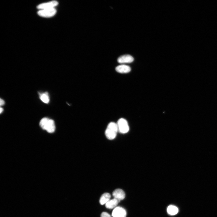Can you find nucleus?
Returning a JSON list of instances; mask_svg holds the SVG:
<instances>
[{
	"label": "nucleus",
	"instance_id": "obj_11",
	"mask_svg": "<svg viewBox=\"0 0 217 217\" xmlns=\"http://www.w3.org/2000/svg\"><path fill=\"white\" fill-rule=\"evenodd\" d=\"M111 198V195L108 193H106L103 194L101 196L100 200V204L103 205L106 203Z\"/></svg>",
	"mask_w": 217,
	"mask_h": 217
},
{
	"label": "nucleus",
	"instance_id": "obj_2",
	"mask_svg": "<svg viewBox=\"0 0 217 217\" xmlns=\"http://www.w3.org/2000/svg\"><path fill=\"white\" fill-rule=\"evenodd\" d=\"M118 132L117 124L114 122H111L107 126L105 131V135L108 139L112 140L116 138Z\"/></svg>",
	"mask_w": 217,
	"mask_h": 217
},
{
	"label": "nucleus",
	"instance_id": "obj_12",
	"mask_svg": "<svg viewBox=\"0 0 217 217\" xmlns=\"http://www.w3.org/2000/svg\"><path fill=\"white\" fill-rule=\"evenodd\" d=\"M40 99L44 103H48L50 100L48 93L45 92L43 93H39Z\"/></svg>",
	"mask_w": 217,
	"mask_h": 217
},
{
	"label": "nucleus",
	"instance_id": "obj_8",
	"mask_svg": "<svg viewBox=\"0 0 217 217\" xmlns=\"http://www.w3.org/2000/svg\"><path fill=\"white\" fill-rule=\"evenodd\" d=\"M134 60L133 57L129 55H125L119 57L118 59V62L121 64L130 63Z\"/></svg>",
	"mask_w": 217,
	"mask_h": 217
},
{
	"label": "nucleus",
	"instance_id": "obj_9",
	"mask_svg": "<svg viewBox=\"0 0 217 217\" xmlns=\"http://www.w3.org/2000/svg\"><path fill=\"white\" fill-rule=\"evenodd\" d=\"M116 70L119 73L125 74L129 73L131 70V68L128 65H121L116 67Z\"/></svg>",
	"mask_w": 217,
	"mask_h": 217
},
{
	"label": "nucleus",
	"instance_id": "obj_7",
	"mask_svg": "<svg viewBox=\"0 0 217 217\" xmlns=\"http://www.w3.org/2000/svg\"><path fill=\"white\" fill-rule=\"evenodd\" d=\"M113 195L114 198L119 201L124 200L125 197V192L122 189H117L115 190L113 192Z\"/></svg>",
	"mask_w": 217,
	"mask_h": 217
},
{
	"label": "nucleus",
	"instance_id": "obj_13",
	"mask_svg": "<svg viewBox=\"0 0 217 217\" xmlns=\"http://www.w3.org/2000/svg\"><path fill=\"white\" fill-rule=\"evenodd\" d=\"M178 211V209L177 207L173 206H169L167 209L168 213L171 215H174L177 214Z\"/></svg>",
	"mask_w": 217,
	"mask_h": 217
},
{
	"label": "nucleus",
	"instance_id": "obj_3",
	"mask_svg": "<svg viewBox=\"0 0 217 217\" xmlns=\"http://www.w3.org/2000/svg\"><path fill=\"white\" fill-rule=\"evenodd\" d=\"M119 132L121 134H125L129 132V127L127 120L124 118H121L116 123Z\"/></svg>",
	"mask_w": 217,
	"mask_h": 217
},
{
	"label": "nucleus",
	"instance_id": "obj_16",
	"mask_svg": "<svg viewBox=\"0 0 217 217\" xmlns=\"http://www.w3.org/2000/svg\"><path fill=\"white\" fill-rule=\"evenodd\" d=\"M1 108V109H0V113H1V114L2 112H3V111L4 109L2 107H1V108Z\"/></svg>",
	"mask_w": 217,
	"mask_h": 217
},
{
	"label": "nucleus",
	"instance_id": "obj_1",
	"mask_svg": "<svg viewBox=\"0 0 217 217\" xmlns=\"http://www.w3.org/2000/svg\"><path fill=\"white\" fill-rule=\"evenodd\" d=\"M40 125L42 129L49 133H53L55 130V123L52 119L44 118L40 121Z\"/></svg>",
	"mask_w": 217,
	"mask_h": 217
},
{
	"label": "nucleus",
	"instance_id": "obj_15",
	"mask_svg": "<svg viewBox=\"0 0 217 217\" xmlns=\"http://www.w3.org/2000/svg\"><path fill=\"white\" fill-rule=\"evenodd\" d=\"M0 100H0V105H1V106L4 105L5 103L4 101L1 99Z\"/></svg>",
	"mask_w": 217,
	"mask_h": 217
},
{
	"label": "nucleus",
	"instance_id": "obj_10",
	"mask_svg": "<svg viewBox=\"0 0 217 217\" xmlns=\"http://www.w3.org/2000/svg\"><path fill=\"white\" fill-rule=\"evenodd\" d=\"M120 202L114 198L108 201L105 204V206L108 209H112L116 207Z\"/></svg>",
	"mask_w": 217,
	"mask_h": 217
},
{
	"label": "nucleus",
	"instance_id": "obj_14",
	"mask_svg": "<svg viewBox=\"0 0 217 217\" xmlns=\"http://www.w3.org/2000/svg\"><path fill=\"white\" fill-rule=\"evenodd\" d=\"M101 217H111V216L108 213L105 212H103L101 214Z\"/></svg>",
	"mask_w": 217,
	"mask_h": 217
},
{
	"label": "nucleus",
	"instance_id": "obj_4",
	"mask_svg": "<svg viewBox=\"0 0 217 217\" xmlns=\"http://www.w3.org/2000/svg\"><path fill=\"white\" fill-rule=\"evenodd\" d=\"M57 11L55 8L39 10L37 12L38 15L40 17L44 18H50L55 16Z\"/></svg>",
	"mask_w": 217,
	"mask_h": 217
},
{
	"label": "nucleus",
	"instance_id": "obj_5",
	"mask_svg": "<svg viewBox=\"0 0 217 217\" xmlns=\"http://www.w3.org/2000/svg\"><path fill=\"white\" fill-rule=\"evenodd\" d=\"M58 5V2L54 1L39 4L37 8L39 10L49 9L55 8Z\"/></svg>",
	"mask_w": 217,
	"mask_h": 217
},
{
	"label": "nucleus",
	"instance_id": "obj_6",
	"mask_svg": "<svg viewBox=\"0 0 217 217\" xmlns=\"http://www.w3.org/2000/svg\"><path fill=\"white\" fill-rule=\"evenodd\" d=\"M112 216L113 217H126V212L124 208L117 207L113 211Z\"/></svg>",
	"mask_w": 217,
	"mask_h": 217
}]
</instances>
